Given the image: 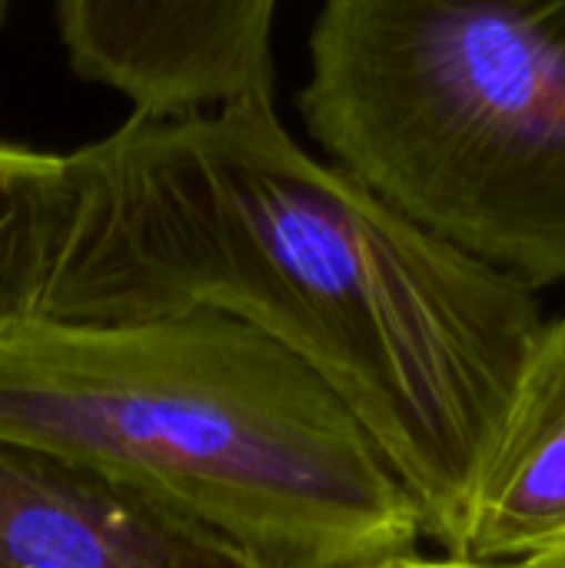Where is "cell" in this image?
<instances>
[{
    "label": "cell",
    "mask_w": 565,
    "mask_h": 568,
    "mask_svg": "<svg viewBox=\"0 0 565 568\" xmlns=\"http://www.w3.org/2000/svg\"><path fill=\"white\" fill-rule=\"evenodd\" d=\"M40 316L213 313L313 369L360 419L423 532L456 552L470 496L546 316L536 290L433 236L293 140L276 100L133 110L63 153Z\"/></svg>",
    "instance_id": "6da1fadb"
},
{
    "label": "cell",
    "mask_w": 565,
    "mask_h": 568,
    "mask_svg": "<svg viewBox=\"0 0 565 568\" xmlns=\"http://www.w3.org/2000/svg\"><path fill=\"white\" fill-rule=\"evenodd\" d=\"M0 436L133 486L266 568L363 566L426 539L343 399L213 313L0 336Z\"/></svg>",
    "instance_id": "7a4b0ae2"
},
{
    "label": "cell",
    "mask_w": 565,
    "mask_h": 568,
    "mask_svg": "<svg viewBox=\"0 0 565 568\" xmlns=\"http://www.w3.org/2000/svg\"><path fill=\"white\" fill-rule=\"evenodd\" d=\"M300 113L433 236L565 283V0H323Z\"/></svg>",
    "instance_id": "3957f363"
},
{
    "label": "cell",
    "mask_w": 565,
    "mask_h": 568,
    "mask_svg": "<svg viewBox=\"0 0 565 568\" xmlns=\"http://www.w3.org/2000/svg\"><path fill=\"white\" fill-rule=\"evenodd\" d=\"M280 0H57L73 73L140 113L276 100Z\"/></svg>",
    "instance_id": "277c9868"
},
{
    "label": "cell",
    "mask_w": 565,
    "mask_h": 568,
    "mask_svg": "<svg viewBox=\"0 0 565 568\" xmlns=\"http://www.w3.org/2000/svg\"><path fill=\"white\" fill-rule=\"evenodd\" d=\"M0 568H266L186 513L0 436Z\"/></svg>",
    "instance_id": "5b68a950"
},
{
    "label": "cell",
    "mask_w": 565,
    "mask_h": 568,
    "mask_svg": "<svg viewBox=\"0 0 565 568\" xmlns=\"http://www.w3.org/2000/svg\"><path fill=\"white\" fill-rule=\"evenodd\" d=\"M565 542V316L546 320L476 476L456 556L529 566Z\"/></svg>",
    "instance_id": "8992f818"
},
{
    "label": "cell",
    "mask_w": 565,
    "mask_h": 568,
    "mask_svg": "<svg viewBox=\"0 0 565 568\" xmlns=\"http://www.w3.org/2000/svg\"><path fill=\"white\" fill-rule=\"evenodd\" d=\"M63 193V153L0 143V336L40 316Z\"/></svg>",
    "instance_id": "52a82bcc"
},
{
    "label": "cell",
    "mask_w": 565,
    "mask_h": 568,
    "mask_svg": "<svg viewBox=\"0 0 565 568\" xmlns=\"http://www.w3.org/2000/svg\"><path fill=\"white\" fill-rule=\"evenodd\" d=\"M350 568H526V566H509V562H483V559H470V556H456V552H433V556H420L413 552H400L390 559H376V562H363V566Z\"/></svg>",
    "instance_id": "ba28073f"
},
{
    "label": "cell",
    "mask_w": 565,
    "mask_h": 568,
    "mask_svg": "<svg viewBox=\"0 0 565 568\" xmlns=\"http://www.w3.org/2000/svg\"><path fill=\"white\" fill-rule=\"evenodd\" d=\"M526 568H565V542H559L556 549H549L543 559H536V562H529Z\"/></svg>",
    "instance_id": "9c48e42d"
},
{
    "label": "cell",
    "mask_w": 565,
    "mask_h": 568,
    "mask_svg": "<svg viewBox=\"0 0 565 568\" xmlns=\"http://www.w3.org/2000/svg\"><path fill=\"white\" fill-rule=\"evenodd\" d=\"M7 7H10V0H0V23H3V17H7Z\"/></svg>",
    "instance_id": "30bf717a"
}]
</instances>
